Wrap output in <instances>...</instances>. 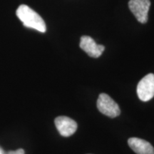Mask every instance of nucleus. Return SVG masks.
Here are the masks:
<instances>
[{
	"instance_id": "1",
	"label": "nucleus",
	"mask_w": 154,
	"mask_h": 154,
	"mask_svg": "<svg viewBox=\"0 0 154 154\" xmlns=\"http://www.w3.org/2000/svg\"><path fill=\"white\" fill-rule=\"evenodd\" d=\"M16 14L26 27L34 29L42 33L47 31V26L44 19L27 5H22L19 6L17 9Z\"/></svg>"
},
{
	"instance_id": "2",
	"label": "nucleus",
	"mask_w": 154,
	"mask_h": 154,
	"mask_svg": "<svg viewBox=\"0 0 154 154\" xmlns=\"http://www.w3.org/2000/svg\"><path fill=\"white\" fill-rule=\"evenodd\" d=\"M96 105L100 112L110 118H115L121 113L119 105L106 94H100Z\"/></svg>"
},
{
	"instance_id": "3",
	"label": "nucleus",
	"mask_w": 154,
	"mask_h": 154,
	"mask_svg": "<svg viewBox=\"0 0 154 154\" xmlns=\"http://www.w3.org/2000/svg\"><path fill=\"white\" fill-rule=\"evenodd\" d=\"M137 94L142 101H148L154 96V74H149L140 81L137 86Z\"/></svg>"
},
{
	"instance_id": "4",
	"label": "nucleus",
	"mask_w": 154,
	"mask_h": 154,
	"mask_svg": "<svg viewBox=\"0 0 154 154\" xmlns=\"http://www.w3.org/2000/svg\"><path fill=\"white\" fill-rule=\"evenodd\" d=\"M150 6V0H130L128 2L130 10L136 19L141 24L147 22Z\"/></svg>"
},
{
	"instance_id": "5",
	"label": "nucleus",
	"mask_w": 154,
	"mask_h": 154,
	"mask_svg": "<svg viewBox=\"0 0 154 154\" xmlns=\"http://www.w3.org/2000/svg\"><path fill=\"white\" fill-rule=\"evenodd\" d=\"M80 48L84 50L89 57L98 58L104 51V46L97 44L91 37L88 36H83L81 37Z\"/></svg>"
},
{
	"instance_id": "6",
	"label": "nucleus",
	"mask_w": 154,
	"mask_h": 154,
	"mask_svg": "<svg viewBox=\"0 0 154 154\" xmlns=\"http://www.w3.org/2000/svg\"><path fill=\"white\" fill-rule=\"evenodd\" d=\"M55 126L59 134L64 137H69L77 130V124L75 121L67 116H58L55 119Z\"/></svg>"
},
{
	"instance_id": "7",
	"label": "nucleus",
	"mask_w": 154,
	"mask_h": 154,
	"mask_svg": "<svg viewBox=\"0 0 154 154\" xmlns=\"http://www.w3.org/2000/svg\"><path fill=\"white\" fill-rule=\"evenodd\" d=\"M128 146L136 154H154V148L149 142L138 138H130Z\"/></svg>"
},
{
	"instance_id": "8",
	"label": "nucleus",
	"mask_w": 154,
	"mask_h": 154,
	"mask_svg": "<svg viewBox=\"0 0 154 154\" xmlns=\"http://www.w3.org/2000/svg\"><path fill=\"white\" fill-rule=\"evenodd\" d=\"M5 154H24V151L22 149H19L17 151H10L6 152Z\"/></svg>"
},
{
	"instance_id": "9",
	"label": "nucleus",
	"mask_w": 154,
	"mask_h": 154,
	"mask_svg": "<svg viewBox=\"0 0 154 154\" xmlns=\"http://www.w3.org/2000/svg\"><path fill=\"white\" fill-rule=\"evenodd\" d=\"M5 153H6V152L4 151L2 148L1 146H0V154H5Z\"/></svg>"
}]
</instances>
